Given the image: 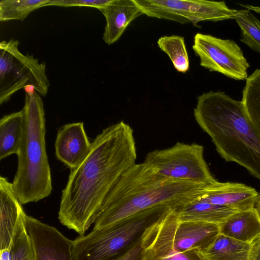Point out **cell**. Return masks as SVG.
<instances>
[{"mask_svg":"<svg viewBox=\"0 0 260 260\" xmlns=\"http://www.w3.org/2000/svg\"><path fill=\"white\" fill-rule=\"evenodd\" d=\"M136 159L134 132L128 124L121 121L104 128L91 143L84 160L71 170L62 191L60 222L84 236L102 213L109 192Z\"/></svg>","mask_w":260,"mask_h":260,"instance_id":"6da1fadb","label":"cell"},{"mask_svg":"<svg viewBox=\"0 0 260 260\" xmlns=\"http://www.w3.org/2000/svg\"><path fill=\"white\" fill-rule=\"evenodd\" d=\"M213 184L168 178L144 162L135 164L121 175L108 194L93 229L160 205L176 210L204 196Z\"/></svg>","mask_w":260,"mask_h":260,"instance_id":"7a4b0ae2","label":"cell"},{"mask_svg":"<svg viewBox=\"0 0 260 260\" xmlns=\"http://www.w3.org/2000/svg\"><path fill=\"white\" fill-rule=\"evenodd\" d=\"M193 115L220 156L244 167L260 182V137L242 102L210 91L198 97Z\"/></svg>","mask_w":260,"mask_h":260,"instance_id":"3957f363","label":"cell"},{"mask_svg":"<svg viewBox=\"0 0 260 260\" xmlns=\"http://www.w3.org/2000/svg\"><path fill=\"white\" fill-rule=\"evenodd\" d=\"M21 141L16 154L18 166L12 185L22 204L37 202L52 190L50 168L46 149L44 104L35 91L25 93Z\"/></svg>","mask_w":260,"mask_h":260,"instance_id":"277c9868","label":"cell"},{"mask_svg":"<svg viewBox=\"0 0 260 260\" xmlns=\"http://www.w3.org/2000/svg\"><path fill=\"white\" fill-rule=\"evenodd\" d=\"M172 209L166 205L154 206L79 236L73 240L74 260H106L118 254L142 238Z\"/></svg>","mask_w":260,"mask_h":260,"instance_id":"5b68a950","label":"cell"},{"mask_svg":"<svg viewBox=\"0 0 260 260\" xmlns=\"http://www.w3.org/2000/svg\"><path fill=\"white\" fill-rule=\"evenodd\" d=\"M19 42L10 39L0 43V104L8 101L19 90L33 86L43 96L47 94L49 81L45 62L18 49Z\"/></svg>","mask_w":260,"mask_h":260,"instance_id":"8992f818","label":"cell"},{"mask_svg":"<svg viewBox=\"0 0 260 260\" xmlns=\"http://www.w3.org/2000/svg\"><path fill=\"white\" fill-rule=\"evenodd\" d=\"M144 162L168 178L209 184L218 182L205 160L203 146L198 144L177 142L148 152Z\"/></svg>","mask_w":260,"mask_h":260,"instance_id":"52a82bcc","label":"cell"},{"mask_svg":"<svg viewBox=\"0 0 260 260\" xmlns=\"http://www.w3.org/2000/svg\"><path fill=\"white\" fill-rule=\"evenodd\" d=\"M143 15L194 26L201 21L234 19L240 10L224 1L206 0H134Z\"/></svg>","mask_w":260,"mask_h":260,"instance_id":"ba28073f","label":"cell"},{"mask_svg":"<svg viewBox=\"0 0 260 260\" xmlns=\"http://www.w3.org/2000/svg\"><path fill=\"white\" fill-rule=\"evenodd\" d=\"M192 49L200 59L201 66L237 80L248 77L249 64L238 44L231 40L197 33Z\"/></svg>","mask_w":260,"mask_h":260,"instance_id":"9c48e42d","label":"cell"},{"mask_svg":"<svg viewBox=\"0 0 260 260\" xmlns=\"http://www.w3.org/2000/svg\"><path fill=\"white\" fill-rule=\"evenodd\" d=\"M178 219L172 209L150 229L144 260H205L200 251H180L175 247L174 232Z\"/></svg>","mask_w":260,"mask_h":260,"instance_id":"30bf717a","label":"cell"},{"mask_svg":"<svg viewBox=\"0 0 260 260\" xmlns=\"http://www.w3.org/2000/svg\"><path fill=\"white\" fill-rule=\"evenodd\" d=\"M25 221L32 241L35 260H74L73 240L54 227L26 214Z\"/></svg>","mask_w":260,"mask_h":260,"instance_id":"8fae6325","label":"cell"},{"mask_svg":"<svg viewBox=\"0 0 260 260\" xmlns=\"http://www.w3.org/2000/svg\"><path fill=\"white\" fill-rule=\"evenodd\" d=\"M91 146L83 122L68 123L58 129L54 145L55 155L72 170L86 158Z\"/></svg>","mask_w":260,"mask_h":260,"instance_id":"7c38bea8","label":"cell"},{"mask_svg":"<svg viewBox=\"0 0 260 260\" xmlns=\"http://www.w3.org/2000/svg\"><path fill=\"white\" fill-rule=\"evenodd\" d=\"M258 194L255 189L243 183L218 181L200 199L239 211L255 207Z\"/></svg>","mask_w":260,"mask_h":260,"instance_id":"4fadbf2b","label":"cell"},{"mask_svg":"<svg viewBox=\"0 0 260 260\" xmlns=\"http://www.w3.org/2000/svg\"><path fill=\"white\" fill-rule=\"evenodd\" d=\"M178 217V216H177ZM220 234L219 224L199 221L179 220L174 232V242L180 251L208 248Z\"/></svg>","mask_w":260,"mask_h":260,"instance_id":"5bb4252c","label":"cell"},{"mask_svg":"<svg viewBox=\"0 0 260 260\" xmlns=\"http://www.w3.org/2000/svg\"><path fill=\"white\" fill-rule=\"evenodd\" d=\"M100 11L106 22L103 39L109 45L116 42L130 23L143 15L134 0H111Z\"/></svg>","mask_w":260,"mask_h":260,"instance_id":"9a60e30c","label":"cell"},{"mask_svg":"<svg viewBox=\"0 0 260 260\" xmlns=\"http://www.w3.org/2000/svg\"><path fill=\"white\" fill-rule=\"evenodd\" d=\"M22 204L12 183L0 177V250L9 249L12 236L21 212Z\"/></svg>","mask_w":260,"mask_h":260,"instance_id":"2e32d148","label":"cell"},{"mask_svg":"<svg viewBox=\"0 0 260 260\" xmlns=\"http://www.w3.org/2000/svg\"><path fill=\"white\" fill-rule=\"evenodd\" d=\"M219 226L220 234L250 244L260 235V213L255 207L237 211Z\"/></svg>","mask_w":260,"mask_h":260,"instance_id":"e0dca14e","label":"cell"},{"mask_svg":"<svg viewBox=\"0 0 260 260\" xmlns=\"http://www.w3.org/2000/svg\"><path fill=\"white\" fill-rule=\"evenodd\" d=\"M200 198L174 210L179 220L199 221L220 224L237 212L228 207L206 202Z\"/></svg>","mask_w":260,"mask_h":260,"instance_id":"ac0fdd59","label":"cell"},{"mask_svg":"<svg viewBox=\"0 0 260 260\" xmlns=\"http://www.w3.org/2000/svg\"><path fill=\"white\" fill-rule=\"evenodd\" d=\"M22 110L3 116L0 120V159L17 154L21 141Z\"/></svg>","mask_w":260,"mask_h":260,"instance_id":"d6986e66","label":"cell"},{"mask_svg":"<svg viewBox=\"0 0 260 260\" xmlns=\"http://www.w3.org/2000/svg\"><path fill=\"white\" fill-rule=\"evenodd\" d=\"M250 244L219 234L206 249L200 251L205 260H248Z\"/></svg>","mask_w":260,"mask_h":260,"instance_id":"ffe728a7","label":"cell"},{"mask_svg":"<svg viewBox=\"0 0 260 260\" xmlns=\"http://www.w3.org/2000/svg\"><path fill=\"white\" fill-rule=\"evenodd\" d=\"M246 113L260 137V69L246 79L241 101Z\"/></svg>","mask_w":260,"mask_h":260,"instance_id":"44dd1931","label":"cell"},{"mask_svg":"<svg viewBox=\"0 0 260 260\" xmlns=\"http://www.w3.org/2000/svg\"><path fill=\"white\" fill-rule=\"evenodd\" d=\"M23 210L16 225L9 247L10 260H35L31 238L26 230Z\"/></svg>","mask_w":260,"mask_h":260,"instance_id":"7402d4cb","label":"cell"},{"mask_svg":"<svg viewBox=\"0 0 260 260\" xmlns=\"http://www.w3.org/2000/svg\"><path fill=\"white\" fill-rule=\"evenodd\" d=\"M160 49L170 58L175 69L185 73L189 69V60L184 38L177 35L165 36L157 42Z\"/></svg>","mask_w":260,"mask_h":260,"instance_id":"603a6c76","label":"cell"},{"mask_svg":"<svg viewBox=\"0 0 260 260\" xmlns=\"http://www.w3.org/2000/svg\"><path fill=\"white\" fill-rule=\"evenodd\" d=\"M49 0H1L0 20L23 21L32 11L45 7Z\"/></svg>","mask_w":260,"mask_h":260,"instance_id":"cb8c5ba5","label":"cell"},{"mask_svg":"<svg viewBox=\"0 0 260 260\" xmlns=\"http://www.w3.org/2000/svg\"><path fill=\"white\" fill-rule=\"evenodd\" d=\"M235 19L241 30L240 41L260 53V20L246 9L240 10Z\"/></svg>","mask_w":260,"mask_h":260,"instance_id":"d4e9b609","label":"cell"},{"mask_svg":"<svg viewBox=\"0 0 260 260\" xmlns=\"http://www.w3.org/2000/svg\"><path fill=\"white\" fill-rule=\"evenodd\" d=\"M151 229L142 238L129 247L106 260H144L146 246Z\"/></svg>","mask_w":260,"mask_h":260,"instance_id":"484cf974","label":"cell"},{"mask_svg":"<svg viewBox=\"0 0 260 260\" xmlns=\"http://www.w3.org/2000/svg\"><path fill=\"white\" fill-rule=\"evenodd\" d=\"M111 0H49L45 6H55L60 7H88L101 10Z\"/></svg>","mask_w":260,"mask_h":260,"instance_id":"4316f807","label":"cell"},{"mask_svg":"<svg viewBox=\"0 0 260 260\" xmlns=\"http://www.w3.org/2000/svg\"><path fill=\"white\" fill-rule=\"evenodd\" d=\"M248 260H260V235L250 244Z\"/></svg>","mask_w":260,"mask_h":260,"instance_id":"83f0119b","label":"cell"},{"mask_svg":"<svg viewBox=\"0 0 260 260\" xmlns=\"http://www.w3.org/2000/svg\"><path fill=\"white\" fill-rule=\"evenodd\" d=\"M0 260H10L9 249L0 250Z\"/></svg>","mask_w":260,"mask_h":260,"instance_id":"f1b7e54d","label":"cell"},{"mask_svg":"<svg viewBox=\"0 0 260 260\" xmlns=\"http://www.w3.org/2000/svg\"><path fill=\"white\" fill-rule=\"evenodd\" d=\"M257 210L260 213V192L258 194V199L256 204V207Z\"/></svg>","mask_w":260,"mask_h":260,"instance_id":"f546056e","label":"cell"}]
</instances>
